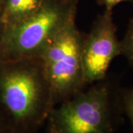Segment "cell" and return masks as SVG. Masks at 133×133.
<instances>
[{"label":"cell","instance_id":"6","mask_svg":"<svg viewBox=\"0 0 133 133\" xmlns=\"http://www.w3.org/2000/svg\"><path fill=\"white\" fill-rule=\"evenodd\" d=\"M45 0H4L0 20L5 26L19 23L30 17Z\"/></svg>","mask_w":133,"mask_h":133},{"label":"cell","instance_id":"12","mask_svg":"<svg viewBox=\"0 0 133 133\" xmlns=\"http://www.w3.org/2000/svg\"><path fill=\"white\" fill-rule=\"evenodd\" d=\"M3 1H4V0H0V14H1V11H2V8Z\"/></svg>","mask_w":133,"mask_h":133},{"label":"cell","instance_id":"10","mask_svg":"<svg viewBox=\"0 0 133 133\" xmlns=\"http://www.w3.org/2000/svg\"><path fill=\"white\" fill-rule=\"evenodd\" d=\"M5 25L0 20V64L4 62L3 55V36H4Z\"/></svg>","mask_w":133,"mask_h":133},{"label":"cell","instance_id":"5","mask_svg":"<svg viewBox=\"0 0 133 133\" xmlns=\"http://www.w3.org/2000/svg\"><path fill=\"white\" fill-rule=\"evenodd\" d=\"M112 14L104 10L96 17L90 31L84 33L82 59L88 86L104 79L112 62L121 55V41Z\"/></svg>","mask_w":133,"mask_h":133},{"label":"cell","instance_id":"4","mask_svg":"<svg viewBox=\"0 0 133 133\" xmlns=\"http://www.w3.org/2000/svg\"><path fill=\"white\" fill-rule=\"evenodd\" d=\"M84 33L72 22L52 39L39 57L51 87L55 106L86 89L82 59Z\"/></svg>","mask_w":133,"mask_h":133},{"label":"cell","instance_id":"8","mask_svg":"<svg viewBox=\"0 0 133 133\" xmlns=\"http://www.w3.org/2000/svg\"><path fill=\"white\" fill-rule=\"evenodd\" d=\"M121 95L124 113L127 116L133 129V87H121Z\"/></svg>","mask_w":133,"mask_h":133},{"label":"cell","instance_id":"3","mask_svg":"<svg viewBox=\"0 0 133 133\" xmlns=\"http://www.w3.org/2000/svg\"><path fill=\"white\" fill-rule=\"evenodd\" d=\"M80 0H45L30 17L5 26L4 61L39 57L49 43L76 21Z\"/></svg>","mask_w":133,"mask_h":133},{"label":"cell","instance_id":"9","mask_svg":"<svg viewBox=\"0 0 133 133\" xmlns=\"http://www.w3.org/2000/svg\"><path fill=\"white\" fill-rule=\"evenodd\" d=\"M129 2L132 3V0H97V3L104 8L105 11L113 12V8L121 2Z\"/></svg>","mask_w":133,"mask_h":133},{"label":"cell","instance_id":"2","mask_svg":"<svg viewBox=\"0 0 133 133\" xmlns=\"http://www.w3.org/2000/svg\"><path fill=\"white\" fill-rule=\"evenodd\" d=\"M121 87L115 76L89 85L53 107L48 133H115L124 120Z\"/></svg>","mask_w":133,"mask_h":133},{"label":"cell","instance_id":"1","mask_svg":"<svg viewBox=\"0 0 133 133\" xmlns=\"http://www.w3.org/2000/svg\"><path fill=\"white\" fill-rule=\"evenodd\" d=\"M55 107L40 57L0 64V116L14 133H36Z\"/></svg>","mask_w":133,"mask_h":133},{"label":"cell","instance_id":"13","mask_svg":"<svg viewBox=\"0 0 133 133\" xmlns=\"http://www.w3.org/2000/svg\"><path fill=\"white\" fill-rule=\"evenodd\" d=\"M132 5H133V0H132Z\"/></svg>","mask_w":133,"mask_h":133},{"label":"cell","instance_id":"11","mask_svg":"<svg viewBox=\"0 0 133 133\" xmlns=\"http://www.w3.org/2000/svg\"><path fill=\"white\" fill-rule=\"evenodd\" d=\"M0 133H14L8 125L0 116Z\"/></svg>","mask_w":133,"mask_h":133},{"label":"cell","instance_id":"7","mask_svg":"<svg viewBox=\"0 0 133 133\" xmlns=\"http://www.w3.org/2000/svg\"><path fill=\"white\" fill-rule=\"evenodd\" d=\"M121 55L133 67V18L129 20L124 38L121 41Z\"/></svg>","mask_w":133,"mask_h":133}]
</instances>
